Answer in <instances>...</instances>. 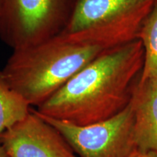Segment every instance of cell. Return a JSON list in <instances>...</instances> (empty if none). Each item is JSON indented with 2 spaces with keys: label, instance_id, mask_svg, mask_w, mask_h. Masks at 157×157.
<instances>
[{
  "label": "cell",
  "instance_id": "3",
  "mask_svg": "<svg viewBox=\"0 0 157 157\" xmlns=\"http://www.w3.org/2000/svg\"><path fill=\"white\" fill-rule=\"evenodd\" d=\"M156 0H76L63 31H82L108 50L138 39L145 20Z\"/></svg>",
  "mask_w": 157,
  "mask_h": 157
},
{
  "label": "cell",
  "instance_id": "4",
  "mask_svg": "<svg viewBox=\"0 0 157 157\" xmlns=\"http://www.w3.org/2000/svg\"><path fill=\"white\" fill-rule=\"evenodd\" d=\"M76 0H0V39L13 50L61 33Z\"/></svg>",
  "mask_w": 157,
  "mask_h": 157
},
{
  "label": "cell",
  "instance_id": "1",
  "mask_svg": "<svg viewBox=\"0 0 157 157\" xmlns=\"http://www.w3.org/2000/svg\"><path fill=\"white\" fill-rule=\"evenodd\" d=\"M143 65L140 39L104 51L36 111L81 126L106 120L128 106Z\"/></svg>",
  "mask_w": 157,
  "mask_h": 157
},
{
  "label": "cell",
  "instance_id": "8",
  "mask_svg": "<svg viewBox=\"0 0 157 157\" xmlns=\"http://www.w3.org/2000/svg\"><path fill=\"white\" fill-rule=\"evenodd\" d=\"M31 110L27 100L10 87L0 74V135L25 119Z\"/></svg>",
  "mask_w": 157,
  "mask_h": 157
},
{
  "label": "cell",
  "instance_id": "7",
  "mask_svg": "<svg viewBox=\"0 0 157 157\" xmlns=\"http://www.w3.org/2000/svg\"><path fill=\"white\" fill-rule=\"evenodd\" d=\"M138 150L157 153V82L138 78L130 101Z\"/></svg>",
  "mask_w": 157,
  "mask_h": 157
},
{
  "label": "cell",
  "instance_id": "10",
  "mask_svg": "<svg viewBox=\"0 0 157 157\" xmlns=\"http://www.w3.org/2000/svg\"><path fill=\"white\" fill-rule=\"evenodd\" d=\"M129 157H157V153L154 151H143L137 149Z\"/></svg>",
  "mask_w": 157,
  "mask_h": 157
},
{
  "label": "cell",
  "instance_id": "9",
  "mask_svg": "<svg viewBox=\"0 0 157 157\" xmlns=\"http://www.w3.org/2000/svg\"><path fill=\"white\" fill-rule=\"evenodd\" d=\"M138 39L144 50V65L140 80L157 82V0L141 27Z\"/></svg>",
  "mask_w": 157,
  "mask_h": 157
},
{
  "label": "cell",
  "instance_id": "11",
  "mask_svg": "<svg viewBox=\"0 0 157 157\" xmlns=\"http://www.w3.org/2000/svg\"><path fill=\"white\" fill-rule=\"evenodd\" d=\"M0 157H8L7 153H6L5 148L1 143V140H0Z\"/></svg>",
  "mask_w": 157,
  "mask_h": 157
},
{
  "label": "cell",
  "instance_id": "2",
  "mask_svg": "<svg viewBox=\"0 0 157 157\" xmlns=\"http://www.w3.org/2000/svg\"><path fill=\"white\" fill-rule=\"evenodd\" d=\"M81 31L64 32L13 50L0 74L29 104L39 107L104 52Z\"/></svg>",
  "mask_w": 157,
  "mask_h": 157
},
{
  "label": "cell",
  "instance_id": "6",
  "mask_svg": "<svg viewBox=\"0 0 157 157\" xmlns=\"http://www.w3.org/2000/svg\"><path fill=\"white\" fill-rule=\"evenodd\" d=\"M0 140L8 157H78L61 133L34 109L0 135Z\"/></svg>",
  "mask_w": 157,
  "mask_h": 157
},
{
  "label": "cell",
  "instance_id": "5",
  "mask_svg": "<svg viewBox=\"0 0 157 157\" xmlns=\"http://www.w3.org/2000/svg\"><path fill=\"white\" fill-rule=\"evenodd\" d=\"M35 111L61 133L78 157H129L138 149L130 103L114 117L83 126Z\"/></svg>",
  "mask_w": 157,
  "mask_h": 157
}]
</instances>
